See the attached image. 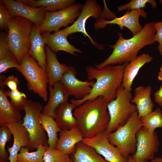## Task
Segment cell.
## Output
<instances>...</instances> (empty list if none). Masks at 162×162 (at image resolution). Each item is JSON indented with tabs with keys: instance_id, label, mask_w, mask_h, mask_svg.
<instances>
[{
	"instance_id": "cell-1",
	"label": "cell",
	"mask_w": 162,
	"mask_h": 162,
	"mask_svg": "<svg viewBox=\"0 0 162 162\" xmlns=\"http://www.w3.org/2000/svg\"><path fill=\"white\" fill-rule=\"evenodd\" d=\"M127 63L110 65L98 69L92 66L86 68L88 80L96 79L89 94L80 99H72L70 102L77 107L86 101L99 96L107 103L116 97L117 91L122 84L124 67Z\"/></svg>"
},
{
	"instance_id": "cell-2",
	"label": "cell",
	"mask_w": 162,
	"mask_h": 162,
	"mask_svg": "<svg viewBox=\"0 0 162 162\" xmlns=\"http://www.w3.org/2000/svg\"><path fill=\"white\" fill-rule=\"evenodd\" d=\"M154 24L153 22L146 24L138 33L129 39L124 38L122 34L118 32V40L114 45L110 46L113 49L112 53L95 67L100 69L108 65L122 64L134 60L142 48L155 42Z\"/></svg>"
},
{
	"instance_id": "cell-3",
	"label": "cell",
	"mask_w": 162,
	"mask_h": 162,
	"mask_svg": "<svg viewBox=\"0 0 162 162\" xmlns=\"http://www.w3.org/2000/svg\"><path fill=\"white\" fill-rule=\"evenodd\" d=\"M107 104L99 96L86 101L74 109L77 127L84 138H92L106 130L110 120Z\"/></svg>"
},
{
	"instance_id": "cell-4",
	"label": "cell",
	"mask_w": 162,
	"mask_h": 162,
	"mask_svg": "<svg viewBox=\"0 0 162 162\" xmlns=\"http://www.w3.org/2000/svg\"><path fill=\"white\" fill-rule=\"evenodd\" d=\"M33 25L31 21L20 16L12 17L9 22L8 44L19 64L25 55L29 53L31 47L30 35Z\"/></svg>"
},
{
	"instance_id": "cell-5",
	"label": "cell",
	"mask_w": 162,
	"mask_h": 162,
	"mask_svg": "<svg viewBox=\"0 0 162 162\" xmlns=\"http://www.w3.org/2000/svg\"><path fill=\"white\" fill-rule=\"evenodd\" d=\"M142 127L137 112H134L127 121L114 131L107 134L109 142L116 147L122 155L128 159L136 149V135Z\"/></svg>"
},
{
	"instance_id": "cell-6",
	"label": "cell",
	"mask_w": 162,
	"mask_h": 162,
	"mask_svg": "<svg viewBox=\"0 0 162 162\" xmlns=\"http://www.w3.org/2000/svg\"><path fill=\"white\" fill-rule=\"evenodd\" d=\"M131 92L125 89L122 84L117 91L116 98L107 104L110 120L106 130L107 134L124 125L134 112H137L136 105L131 102Z\"/></svg>"
},
{
	"instance_id": "cell-7",
	"label": "cell",
	"mask_w": 162,
	"mask_h": 162,
	"mask_svg": "<svg viewBox=\"0 0 162 162\" xmlns=\"http://www.w3.org/2000/svg\"><path fill=\"white\" fill-rule=\"evenodd\" d=\"M43 109L39 103L26 99L23 110L25 114L22 125L28 132L30 139V144L27 148L32 150L41 145L48 146V139L39 117Z\"/></svg>"
},
{
	"instance_id": "cell-8",
	"label": "cell",
	"mask_w": 162,
	"mask_h": 162,
	"mask_svg": "<svg viewBox=\"0 0 162 162\" xmlns=\"http://www.w3.org/2000/svg\"><path fill=\"white\" fill-rule=\"evenodd\" d=\"M17 70L24 76L28 89L38 94L44 100H48V78L46 70L29 54L25 55Z\"/></svg>"
},
{
	"instance_id": "cell-9",
	"label": "cell",
	"mask_w": 162,
	"mask_h": 162,
	"mask_svg": "<svg viewBox=\"0 0 162 162\" xmlns=\"http://www.w3.org/2000/svg\"><path fill=\"white\" fill-rule=\"evenodd\" d=\"M102 13L101 6L94 0H87L82 6L80 14L76 20L70 26L60 30L62 33L68 36L70 34L80 32L87 37L91 42L98 49L102 50L104 46L95 42L88 34L86 29V24L90 17L97 20L104 16Z\"/></svg>"
},
{
	"instance_id": "cell-10",
	"label": "cell",
	"mask_w": 162,
	"mask_h": 162,
	"mask_svg": "<svg viewBox=\"0 0 162 162\" xmlns=\"http://www.w3.org/2000/svg\"><path fill=\"white\" fill-rule=\"evenodd\" d=\"M81 7L79 4H74L62 10L46 12L44 20L39 27L40 32H57L61 27L73 24L79 16Z\"/></svg>"
},
{
	"instance_id": "cell-11",
	"label": "cell",
	"mask_w": 162,
	"mask_h": 162,
	"mask_svg": "<svg viewBox=\"0 0 162 162\" xmlns=\"http://www.w3.org/2000/svg\"><path fill=\"white\" fill-rule=\"evenodd\" d=\"M136 151L132 155L136 161L145 162L151 160L154 157L158 150L160 142L155 131L151 134L143 127L138 131L136 135Z\"/></svg>"
},
{
	"instance_id": "cell-12",
	"label": "cell",
	"mask_w": 162,
	"mask_h": 162,
	"mask_svg": "<svg viewBox=\"0 0 162 162\" xmlns=\"http://www.w3.org/2000/svg\"><path fill=\"white\" fill-rule=\"evenodd\" d=\"M106 130L94 136L84 138L82 142L91 146L108 162H127L118 148L109 142Z\"/></svg>"
},
{
	"instance_id": "cell-13",
	"label": "cell",
	"mask_w": 162,
	"mask_h": 162,
	"mask_svg": "<svg viewBox=\"0 0 162 162\" xmlns=\"http://www.w3.org/2000/svg\"><path fill=\"white\" fill-rule=\"evenodd\" d=\"M125 14L119 17H115L112 20L108 21L101 18L97 20L95 24V28H103L109 24L118 25L123 30L124 27L129 29L133 36L138 33L142 28L139 22V18L142 16L146 18L147 14L144 9L127 10Z\"/></svg>"
},
{
	"instance_id": "cell-14",
	"label": "cell",
	"mask_w": 162,
	"mask_h": 162,
	"mask_svg": "<svg viewBox=\"0 0 162 162\" xmlns=\"http://www.w3.org/2000/svg\"><path fill=\"white\" fill-rule=\"evenodd\" d=\"M12 17L20 16L31 21L39 27L44 21L46 12L41 7H34L26 5L20 0H3Z\"/></svg>"
},
{
	"instance_id": "cell-15",
	"label": "cell",
	"mask_w": 162,
	"mask_h": 162,
	"mask_svg": "<svg viewBox=\"0 0 162 162\" xmlns=\"http://www.w3.org/2000/svg\"><path fill=\"white\" fill-rule=\"evenodd\" d=\"M76 72L75 68L69 66L63 75L61 82L69 95L77 99L83 98L88 95L91 92L94 81H82L76 76Z\"/></svg>"
},
{
	"instance_id": "cell-16",
	"label": "cell",
	"mask_w": 162,
	"mask_h": 162,
	"mask_svg": "<svg viewBox=\"0 0 162 162\" xmlns=\"http://www.w3.org/2000/svg\"><path fill=\"white\" fill-rule=\"evenodd\" d=\"M23 120L8 124L7 126L10 130L14 138L12 147L8 148L9 153L8 160L9 162L17 161L19 152L22 147L28 148L30 143L29 134L22 125Z\"/></svg>"
},
{
	"instance_id": "cell-17",
	"label": "cell",
	"mask_w": 162,
	"mask_h": 162,
	"mask_svg": "<svg viewBox=\"0 0 162 162\" xmlns=\"http://www.w3.org/2000/svg\"><path fill=\"white\" fill-rule=\"evenodd\" d=\"M46 54V69L49 86H52L56 82L61 80L69 66L61 64L58 61L56 54L47 46H45Z\"/></svg>"
},
{
	"instance_id": "cell-18",
	"label": "cell",
	"mask_w": 162,
	"mask_h": 162,
	"mask_svg": "<svg viewBox=\"0 0 162 162\" xmlns=\"http://www.w3.org/2000/svg\"><path fill=\"white\" fill-rule=\"evenodd\" d=\"M4 87L0 88V126H7L22 120L20 110L9 101Z\"/></svg>"
},
{
	"instance_id": "cell-19",
	"label": "cell",
	"mask_w": 162,
	"mask_h": 162,
	"mask_svg": "<svg viewBox=\"0 0 162 162\" xmlns=\"http://www.w3.org/2000/svg\"><path fill=\"white\" fill-rule=\"evenodd\" d=\"M41 34L45 44L54 52L63 51L75 56L76 55L75 52H82L80 50L70 44L67 40L68 36L60 30L53 34L44 32Z\"/></svg>"
},
{
	"instance_id": "cell-20",
	"label": "cell",
	"mask_w": 162,
	"mask_h": 162,
	"mask_svg": "<svg viewBox=\"0 0 162 162\" xmlns=\"http://www.w3.org/2000/svg\"><path fill=\"white\" fill-rule=\"evenodd\" d=\"M50 95L47 103L42 112L54 118L55 112L59 106L68 102L69 95L64 88L61 81L49 86Z\"/></svg>"
},
{
	"instance_id": "cell-21",
	"label": "cell",
	"mask_w": 162,
	"mask_h": 162,
	"mask_svg": "<svg viewBox=\"0 0 162 162\" xmlns=\"http://www.w3.org/2000/svg\"><path fill=\"white\" fill-rule=\"evenodd\" d=\"M152 57L144 53L138 56L134 60L127 63L124 67L122 85L128 91L131 92L133 82L140 69L151 62Z\"/></svg>"
},
{
	"instance_id": "cell-22",
	"label": "cell",
	"mask_w": 162,
	"mask_h": 162,
	"mask_svg": "<svg viewBox=\"0 0 162 162\" xmlns=\"http://www.w3.org/2000/svg\"><path fill=\"white\" fill-rule=\"evenodd\" d=\"M152 91L150 85L139 86L134 91V96L132 98L131 102L135 104L140 118L153 111L154 104L151 96Z\"/></svg>"
},
{
	"instance_id": "cell-23",
	"label": "cell",
	"mask_w": 162,
	"mask_h": 162,
	"mask_svg": "<svg viewBox=\"0 0 162 162\" xmlns=\"http://www.w3.org/2000/svg\"><path fill=\"white\" fill-rule=\"evenodd\" d=\"M83 139L77 126L68 130H61L55 148L65 154H71L75 151L76 144Z\"/></svg>"
},
{
	"instance_id": "cell-24",
	"label": "cell",
	"mask_w": 162,
	"mask_h": 162,
	"mask_svg": "<svg viewBox=\"0 0 162 162\" xmlns=\"http://www.w3.org/2000/svg\"><path fill=\"white\" fill-rule=\"evenodd\" d=\"M41 33L39 27L33 24L30 35L31 47L29 54L37 61L41 68L46 70L45 43Z\"/></svg>"
},
{
	"instance_id": "cell-25",
	"label": "cell",
	"mask_w": 162,
	"mask_h": 162,
	"mask_svg": "<svg viewBox=\"0 0 162 162\" xmlns=\"http://www.w3.org/2000/svg\"><path fill=\"white\" fill-rule=\"evenodd\" d=\"M76 107L73 103L68 102L60 104L56 110L54 119L62 130H68L77 126L73 113Z\"/></svg>"
},
{
	"instance_id": "cell-26",
	"label": "cell",
	"mask_w": 162,
	"mask_h": 162,
	"mask_svg": "<svg viewBox=\"0 0 162 162\" xmlns=\"http://www.w3.org/2000/svg\"><path fill=\"white\" fill-rule=\"evenodd\" d=\"M71 154L70 158L73 162H108L93 148L82 142L76 144L75 151Z\"/></svg>"
},
{
	"instance_id": "cell-27",
	"label": "cell",
	"mask_w": 162,
	"mask_h": 162,
	"mask_svg": "<svg viewBox=\"0 0 162 162\" xmlns=\"http://www.w3.org/2000/svg\"><path fill=\"white\" fill-rule=\"evenodd\" d=\"M23 4L34 7H42L46 12L64 9L74 4V0H20Z\"/></svg>"
},
{
	"instance_id": "cell-28",
	"label": "cell",
	"mask_w": 162,
	"mask_h": 162,
	"mask_svg": "<svg viewBox=\"0 0 162 162\" xmlns=\"http://www.w3.org/2000/svg\"><path fill=\"white\" fill-rule=\"evenodd\" d=\"M54 119L42 112L39 117L40 122L47 133L48 146L51 148H55L58 140V133L62 130Z\"/></svg>"
},
{
	"instance_id": "cell-29",
	"label": "cell",
	"mask_w": 162,
	"mask_h": 162,
	"mask_svg": "<svg viewBox=\"0 0 162 162\" xmlns=\"http://www.w3.org/2000/svg\"><path fill=\"white\" fill-rule=\"evenodd\" d=\"M140 118L142 127L151 134L154 133L156 129L162 128V111L159 108Z\"/></svg>"
},
{
	"instance_id": "cell-30",
	"label": "cell",
	"mask_w": 162,
	"mask_h": 162,
	"mask_svg": "<svg viewBox=\"0 0 162 162\" xmlns=\"http://www.w3.org/2000/svg\"><path fill=\"white\" fill-rule=\"evenodd\" d=\"M47 146L40 145L37 147L36 151L30 152L26 147H22L18 154L17 160L24 162H44L43 157Z\"/></svg>"
},
{
	"instance_id": "cell-31",
	"label": "cell",
	"mask_w": 162,
	"mask_h": 162,
	"mask_svg": "<svg viewBox=\"0 0 162 162\" xmlns=\"http://www.w3.org/2000/svg\"><path fill=\"white\" fill-rule=\"evenodd\" d=\"M70 158L69 155L56 148L49 146L43 157L44 162H68Z\"/></svg>"
},
{
	"instance_id": "cell-32",
	"label": "cell",
	"mask_w": 162,
	"mask_h": 162,
	"mask_svg": "<svg viewBox=\"0 0 162 162\" xmlns=\"http://www.w3.org/2000/svg\"><path fill=\"white\" fill-rule=\"evenodd\" d=\"M12 133L7 126L0 128V162H8L7 153L5 147L7 142L9 141Z\"/></svg>"
},
{
	"instance_id": "cell-33",
	"label": "cell",
	"mask_w": 162,
	"mask_h": 162,
	"mask_svg": "<svg viewBox=\"0 0 162 162\" xmlns=\"http://www.w3.org/2000/svg\"><path fill=\"white\" fill-rule=\"evenodd\" d=\"M147 3H149L152 7L155 8L157 6L156 2L153 0H132L129 3L118 7V11L124 10H130L140 9H143L146 7Z\"/></svg>"
},
{
	"instance_id": "cell-34",
	"label": "cell",
	"mask_w": 162,
	"mask_h": 162,
	"mask_svg": "<svg viewBox=\"0 0 162 162\" xmlns=\"http://www.w3.org/2000/svg\"><path fill=\"white\" fill-rule=\"evenodd\" d=\"M8 97L10 99V102L15 107L20 110H23L25 101L27 97L26 94L19 90L12 91L10 89L6 90Z\"/></svg>"
},
{
	"instance_id": "cell-35",
	"label": "cell",
	"mask_w": 162,
	"mask_h": 162,
	"mask_svg": "<svg viewBox=\"0 0 162 162\" xmlns=\"http://www.w3.org/2000/svg\"><path fill=\"white\" fill-rule=\"evenodd\" d=\"M3 75L0 76V85L4 87L7 86L12 91L19 90L18 86L19 81L17 77L14 75H11L5 77Z\"/></svg>"
},
{
	"instance_id": "cell-36",
	"label": "cell",
	"mask_w": 162,
	"mask_h": 162,
	"mask_svg": "<svg viewBox=\"0 0 162 162\" xmlns=\"http://www.w3.org/2000/svg\"><path fill=\"white\" fill-rule=\"evenodd\" d=\"M12 18L8 10L5 5L0 6V28L1 30H8V23Z\"/></svg>"
},
{
	"instance_id": "cell-37",
	"label": "cell",
	"mask_w": 162,
	"mask_h": 162,
	"mask_svg": "<svg viewBox=\"0 0 162 162\" xmlns=\"http://www.w3.org/2000/svg\"><path fill=\"white\" fill-rule=\"evenodd\" d=\"M154 26L156 30L154 41L158 42V50L162 56V21L154 23Z\"/></svg>"
},
{
	"instance_id": "cell-38",
	"label": "cell",
	"mask_w": 162,
	"mask_h": 162,
	"mask_svg": "<svg viewBox=\"0 0 162 162\" xmlns=\"http://www.w3.org/2000/svg\"><path fill=\"white\" fill-rule=\"evenodd\" d=\"M154 96L155 102L162 106V85L158 90L154 93Z\"/></svg>"
},
{
	"instance_id": "cell-39",
	"label": "cell",
	"mask_w": 162,
	"mask_h": 162,
	"mask_svg": "<svg viewBox=\"0 0 162 162\" xmlns=\"http://www.w3.org/2000/svg\"><path fill=\"white\" fill-rule=\"evenodd\" d=\"M151 162H162V158L161 157H154L151 160Z\"/></svg>"
},
{
	"instance_id": "cell-40",
	"label": "cell",
	"mask_w": 162,
	"mask_h": 162,
	"mask_svg": "<svg viewBox=\"0 0 162 162\" xmlns=\"http://www.w3.org/2000/svg\"><path fill=\"white\" fill-rule=\"evenodd\" d=\"M158 78L160 81L162 80V65H161L159 72Z\"/></svg>"
},
{
	"instance_id": "cell-41",
	"label": "cell",
	"mask_w": 162,
	"mask_h": 162,
	"mask_svg": "<svg viewBox=\"0 0 162 162\" xmlns=\"http://www.w3.org/2000/svg\"><path fill=\"white\" fill-rule=\"evenodd\" d=\"M127 162H142L138 161H136L134 160L132 158L131 155H130L128 158ZM148 162V161L145 162Z\"/></svg>"
},
{
	"instance_id": "cell-42",
	"label": "cell",
	"mask_w": 162,
	"mask_h": 162,
	"mask_svg": "<svg viewBox=\"0 0 162 162\" xmlns=\"http://www.w3.org/2000/svg\"><path fill=\"white\" fill-rule=\"evenodd\" d=\"M15 162H24L21 161H20V160H17Z\"/></svg>"
},
{
	"instance_id": "cell-43",
	"label": "cell",
	"mask_w": 162,
	"mask_h": 162,
	"mask_svg": "<svg viewBox=\"0 0 162 162\" xmlns=\"http://www.w3.org/2000/svg\"><path fill=\"white\" fill-rule=\"evenodd\" d=\"M68 162H73L72 160L70 158Z\"/></svg>"
},
{
	"instance_id": "cell-44",
	"label": "cell",
	"mask_w": 162,
	"mask_h": 162,
	"mask_svg": "<svg viewBox=\"0 0 162 162\" xmlns=\"http://www.w3.org/2000/svg\"><path fill=\"white\" fill-rule=\"evenodd\" d=\"M160 3L162 4V0H160Z\"/></svg>"
}]
</instances>
